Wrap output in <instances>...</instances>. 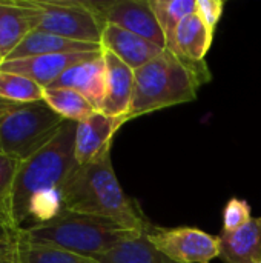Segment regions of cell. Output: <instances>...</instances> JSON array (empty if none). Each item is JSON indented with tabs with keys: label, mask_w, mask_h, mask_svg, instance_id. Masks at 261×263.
<instances>
[{
	"label": "cell",
	"mask_w": 261,
	"mask_h": 263,
	"mask_svg": "<svg viewBox=\"0 0 261 263\" xmlns=\"http://www.w3.org/2000/svg\"><path fill=\"white\" fill-rule=\"evenodd\" d=\"M75 131L77 122L65 120L48 145L18 163L3 223V231L12 239L26 228L32 203L49 193L62 191L65 180L78 165L74 154Z\"/></svg>",
	"instance_id": "6da1fadb"
},
{
	"label": "cell",
	"mask_w": 261,
	"mask_h": 263,
	"mask_svg": "<svg viewBox=\"0 0 261 263\" xmlns=\"http://www.w3.org/2000/svg\"><path fill=\"white\" fill-rule=\"evenodd\" d=\"M145 230L146 227L138 228L115 219L63 210L55 219L29 227L14 239L28 245L63 250L95 259L128 240L137 239Z\"/></svg>",
	"instance_id": "7a4b0ae2"
},
{
	"label": "cell",
	"mask_w": 261,
	"mask_h": 263,
	"mask_svg": "<svg viewBox=\"0 0 261 263\" xmlns=\"http://www.w3.org/2000/svg\"><path fill=\"white\" fill-rule=\"evenodd\" d=\"M211 80L205 62H185L165 49L134 71V94L129 120L197 99L200 86Z\"/></svg>",
	"instance_id": "3957f363"
},
{
	"label": "cell",
	"mask_w": 261,
	"mask_h": 263,
	"mask_svg": "<svg viewBox=\"0 0 261 263\" xmlns=\"http://www.w3.org/2000/svg\"><path fill=\"white\" fill-rule=\"evenodd\" d=\"M62 200L66 211L115 219L138 228L148 225L135 203L122 190L111 153L91 163L77 165L62 186Z\"/></svg>",
	"instance_id": "277c9868"
},
{
	"label": "cell",
	"mask_w": 261,
	"mask_h": 263,
	"mask_svg": "<svg viewBox=\"0 0 261 263\" xmlns=\"http://www.w3.org/2000/svg\"><path fill=\"white\" fill-rule=\"evenodd\" d=\"M65 119L45 100L15 103L0 99V154L28 160L58 133Z\"/></svg>",
	"instance_id": "5b68a950"
},
{
	"label": "cell",
	"mask_w": 261,
	"mask_h": 263,
	"mask_svg": "<svg viewBox=\"0 0 261 263\" xmlns=\"http://www.w3.org/2000/svg\"><path fill=\"white\" fill-rule=\"evenodd\" d=\"M32 29L65 39L100 45L105 23L89 2L78 0H22Z\"/></svg>",
	"instance_id": "8992f818"
},
{
	"label": "cell",
	"mask_w": 261,
	"mask_h": 263,
	"mask_svg": "<svg viewBox=\"0 0 261 263\" xmlns=\"http://www.w3.org/2000/svg\"><path fill=\"white\" fill-rule=\"evenodd\" d=\"M149 243L175 263H209L220 256V237L198 228H160L146 225Z\"/></svg>",
	"instance_id": "52a82bcc"
},
{
	"label": "cell",
	"mask_w": 261,
	"mask_h": 263,
	"mask_svg": "<svg viewBox=\"0 0 261 263\" xmlns=\"http://www.w3.org/2000/svg\"><path fill=\"white\" fill-rule=\"evenodd\" d=\"M100 20L137 34L166 49V39L149 0H112L89 2Z\"/></svg>",
	"instance_id": "ba28073f"
},
{
	"label": "cell",
	"mask_w": 261,
	"mask_h": 263,
	"mask_svg": "<svg viewBox=\"0 0 261 263\" xmlns=\"http://www.w3.org/2000/svg\"><path fill=\"white\" fill-rule=\"evenodd\" d=\"M126 122H129L126 116L114 117L102 111H95L88 119L78 122L74 149L77 163L86 165L111 153L114 136Z\"/></svg>",
	"instance_id": "9c48e42d"
},
{
	"label": "cell",
	"mask_w": 261,
	"mask_h": 263,
	"mask_svg": "<svg viewBox=\"0 0 261 263\" xmlns=\"http://www.w3.org/2000/svg\"><path fill=\"white\" fill-rule=\"evenodd\" d=\"M102 51L48 54V55H35V57L17 59V60H5L0 66V71L25 76L34 80L35 83H38L45 89L51 86L68 69H71L75 65H80L83 62L98 57Z\"/></svg>",
	"instance_id": "30bf717a"
},
{
	"label": "cell",
	"mask_w": 261,
	"mask_h": 263,
	"mask_svg": "<svg viewBox=\"0 0 261 263\" xmlns=\"http://www.w3.org/2000/svg\"><path fill=\"white\" fill-rule=\"evenodd\" d=\"M100 45L102 49L114 54L132 71L140 69L165 51L152 42L111 23L103 26Z\"/></svg>",
	"instance_id": "8fae6325"
},
{
	"label": "cell",
	"mask_w": 261,
	"mask_h": 263,
	"mask_svg": "<svg viewBox=\"0 0 261 263\" xmlns=\"http://www.w3.org/2000/svg\"><path fill=\"white\" fill-rule=\"evenodd\" d=\"M48 88L74 89L88 99L97 111H100L106 89V63L103 51L98 57L72 66Z\"/></svg>",
	"instance_id": "7c38bea8"
},
{
	"label": "cell",
	"mask_w": 261,
	"mask_h": 263,
	"mask_svg": "<svg viewBox=\"0 0 261 263\" xmlns=\"http://www.w3.org/2000/svg\"><path fill=\"white\" fill-rule=\"evenodd\" d=\"M103 57L106 63V89L100 111L114 117H128L134 94V71L105 49Z\"/></svg>",
	"instance_id": "4fadbf2b"
},
{
	"label": "cell",
	"mask_w": 261,
	"mask_h": 263,
	"mask_svg": "<svg viewBox=\"0 0 261 263\" xmlns=\"http://www.w3.org/2000/svg\"><path fill=\"white\" fill-rule=\"evenodd\" d=\"M94 51H102V45L77 42V40L65 39V37L54 35L45 31L34 29L20 42V45L5 60H17V59L48 55V54L94 52Z\"/></svg>",
	"instance_id": "5bb4252c"
},
{
	"label": "cell",
	"mask_w": 261,
	"mask_h": 263,
	"mask_svg": "<svg viewBox=\"0 0 261 263\" xmlns=\"http://www.w3.org/2000/svg\"><path fill=\"white\" fill-rule=\"evenodd\" d=\"M220 259L225 263L261 262V217L252 220L242 230L220 236Z\"/></svg>",
	"instance_id": "9a60e30c"
},
{
	"label": "cell",
	"mask_w": 261,
	"mask_h": 263,
	"mask_svg": "<svg viewBox=\"0 0 261 263\" xmlns=\"http://www.w3.org/2000/svg\"><path fill=\"white\" fill-rule=\"evenodd\" d=\"M212 40L214 32L194 11L177 28L174 55L185 62H205Z\"/></svg>",
	"instance_id": "2e32d148"
},
{
	"label": "cell",
	"mask_w": 261,
	"mask_h": 263,
	"mask_svg": "<svg viewBox=\"0 0 261 263\" xmlns=\"http://www.w3.org/2000/svg\"><path fill=\"white\" fill-rule=\"evenodd\" d=\"M32 23L22 0L0 2V54L6 59L31 32Z\"/></svg>",
	"instance_id": "e0dca14e"
},
{
	"label": "cell",
	"mask_w": 261,
	"mask_h": 263,
	"mask_svg": "<svg viewBox=\"0 0 261 263\" xmlns=\"http://www.w3.org/2000/svg\"><path fill=\"white\" fill-rule=\"evenodd\" d=\"M95 260L98 263H175L149 243L146 233L97 256Z\"/></svg>",
	"instance_id": "ac0fdd59"
},
{
	"label": "cell",
	"mask_w": 261,
	"mask_h": 263,
	"mask_svg": "<svg viewBox=\"0 0 261 263\" xmlns=\"http://www.w3.org/2000/svg\"><path fill=\"white\" fill-rule=\"evenodd\" d=\"M166 39V49L175 52V34L180 23L195 11V0H149Z\"/></svg>",
	"instance_id": "d6986e66"
},
{
	"label": "cell",
	"mask_w": 261,
	"mask_h": 263,
	"mask_svg": "<svg viewBox=\"0 0 261 263\" xmlns=\"http://www.w3.org/2000/svg\"><path fill=\"white\" fill-rule=\"evenodd\" d=\"M43 100L65 120L77 123L97 111L88 99L69 88H46L43 91Z\"/></svg>",
	"instance_id": "ffe728a7"
},
{
	"label": "cell",
	"mask_w": 261,
	"mask_h": 263,
	"mask_svg": "<svg viewBox=\"0 0 261 263\" xmlns=\"http://www.w3.org/2000/svg\"><path fill=\"white\" fill-rule=\"evenodd\" d=\"M15 263H98L95 259L68 253L63 250L35 247L14 239Z\"/></svg>",
	"instance_id": "44dd1931"
},
{
	"label": "cell",
	"mask_w": 261,
	"mask_h": 263,
	"mask_svg": "<svg viewBox=\"0 0 261 263\" xmlns=\"http://www.w3.org/2000/svg\"><path fill=\"white\" fill-rule=\"evenodd\" d=\"M43 88L34 80L14 74L0 71V99L15 103H29L43 100Z\"/></svg>",
	"instance_id": "7402d4cb"
},
{
	"label": "cell",
	"mask_w": 261,
	"mask_h": 263,
	"mask_svg": "<svg viewBox=\"0 0 261 263\" xmlns=\"http://www.w3.org/2000/svg\"><path fill=\"white\" fill-rule=\"evenodd\" d=\"M252 220L251 205L243 199H231L223 211V231L226 234H232L243 227H246Z\"/></svg>",
	"instance_id": "603a6c76"
},
{
	"label": "cell",
	"mask_w": 261,
	"mask_h": 263,
	"mask_svg": "<svg viewBox=\"0 0 261 263\" xmlns=\"http://www.w3.org/2000/svg\"><path fill=\"white\" fill-rule=\"evenodd\" d=\"M18 160L0 154V227L3 228L5 217H6V210H8V202L11 197V190L12 183L15 179V173L18 168Z\"/></svg>",
	"instance_id": "cb8c5ba5"
},
{
	"label": "cell",
	"mask_w": 261,
	"mask_h": 263,
	"mask_svg": "<svg viewBox=\"0 0 261 263\" xmlns=\"http://www.w3.org/2000/svg\"><path fill=\"white\" fill-rule=\"evenodd\" d=\"M225 9L223 0H195V12L205 22V25L214 32Z\"/></svg>",
	"instance_id": "d4e9b609"
},
{
	"label": "cell",
	"mask_w": 261,
	"mask_h": 263,
	"mask_svg": "<svg viewBox=\"0 0 261 263\" xmlns=\"http://www.w3.org/2000/svg\"><path fill=\"white\" fill-rule=\"evenodd\" d=\"M0 263H15L14 239H0Z\"/></svg>",
	"instance_id": "484cf974"
},
{
	"label": "cell",
	"mask_w": 261,
	"mask_h": 263,
	"mask_svg": "<svg viewBox=\"0 0 261 263\" xmlns=\"http://www.w3.org/2000/svg\"><path fill=\"white\" fill-rule=\"evenodd\" d=\"M3 62H5V59H3V55L0 54V66H2V63H3Z\"/></svg>",
	"instance_id": "4316f807"
},
{
	"label": "cell",
	"mask_w": 261,
	"mask_h": 263,
	"mask_svg": "<svg viewBox=\"0 0 261 263\" xmlns=\"http://www.w3.org/2000/svg\"><path fill=\"white\" fill-rule=\"evenodd\" d=\"M258 263H261V262H258Z\"/></svg>",
	"instance_id": "83f0119b"
}]
</instances>
